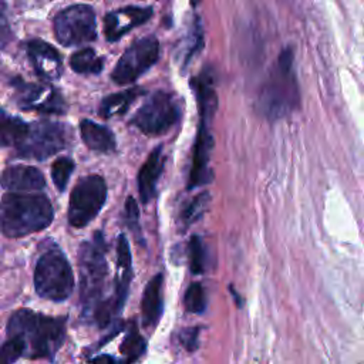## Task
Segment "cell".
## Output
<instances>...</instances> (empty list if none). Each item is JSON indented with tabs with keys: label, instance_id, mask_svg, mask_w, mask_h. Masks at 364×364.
<instances>
[{
	"label": "cell",
	"instance_id": "22",
	"mask_svg": "<svg viewBox=\"0 0 364 364\" xmlns=\"http://www.w3.org/2000/svg\"><path fill=\"white\" fill-rule=\"evenodd\" d=\"M209 202H210V196L208 192H202L196 195L181 213V223L183 225V228H188L189 225L196 222L208 209Z\"/></svg>",
	"mask_w": 364,
	"mask_h": 364
},
{
	"label": "cell",
	"instance_id": "21",
	"mask_svg": "<svg viewBox=\"0 0 364 364\" xmlns=\"http://www.w3.org/2000/svg\"><path fill=\"white\" fill-rule=\"evenodd\" d=\"M70 65L80 74H100L102 71L104 61L92 48H82L71 55Z\"/></svg>",
	"mask_w": 364,
	"mask_h": 364
},
{
	"label": "cell",
	"instance_id": "1",
	"mask_svg": "<svg viewBox=\"0 0 364 364\" xmlns=\"http://www.w3.org/2000/svg\"><path fill=\"white\" fill-rule=\"evenodd\" d=\"M54 210L40 193H7L0 202V230L9 237H21L47 228Z\"/></svg>",
	"mask_w": 364,
	"mask_h": 364
},
{
	"label": "cell",
	"instance_id": "31",
	"mask_svg": "<svg viewBox=\"0 0 364 364\" xmlns=\"http://www.w3.org/2000/svg\"><path fill=\"white\" fill-rule=\"evenodd\" d=\"M10 38V30L3 17H0V47H3Z\"/></svg>",
	"mask_w": 364,
	"mask_h": 364
},
{
	"label": "cell",
	"instance_id": "19",
	"mask_svg": "<svg viewBox=\"0 0 364 364\" xmlns=\"http://www.w3.org/2000/svg\"><path fill=\"white\" fill-rule=\"evenodd\" d=\"M144 94V90L139 87H132L125 91H119L105 97L100 105V115L102 118H111L117 115H122L128 111L131 104Z\"/></svg>",
	"mask_w": 364,
	"mask_h": 364
},
{
	"label": "cell",
	"instance_id": "13",
	"mask_svg": "<svg viewBox=\"0 0 364 364\" xmlns=\"http://www.w3.org/2000/svg\"><path fill=\"white\" fill-rule=\"evenodd\" d=\"M152 16L151 7H124L111 11L104 18V34L108 41H115L134 27L148 21Z\"/></svg>",
	"mask_w": 364,
	"mask_h": 364
},
{
	"label": "cell",
	"instance_id": "11",
	"mask_svg": "<svg viewBox=\"0 0 364 364\" xmlns=\"http://www.w3.org/2000/svg\"><path fill=\"white\" fill-rule=\"evenodd\" d=\"M107 276V263L104 259V243L100 233L92 242L82 243L80 247V277L81 296L91 301L100 294Z\"/></svg>",
	"mask_w": 364,
	"mask_h": 364
},
{
	"label": "cell",
	"instance_id": "27",
	"mask_svg": "<svg viewBox=\"0 0 364 364\" xmlns=\"http://www.w3.org/2000/svg\"><path fill=\"white\" fill-rule=\"evenodd\" d=\"M205 246L198 236H192L189 242V260H191V270L195 274L203 273L205 270Z\"/></svg>",
	"mask_w": 364,
	"mask_h": 364
},
{
	"label": "cell",
	"instance_id": "29",
	"mask_svg": "<svg viewBox=\"0 0 364 364\" xmlns=\"http://www.w3.org/2000/svg\"><path fill=\"white\" fill-rule=\"evenodd\" d=\"M181 341L188 351H193L198 347V328H189L182 331Z\"/></svg>",
	"mask_w": 364,
	"mask_h": 364
},
{
	"label": "cell",
	"instance_id": "2",
	"mask_svg": "<svg viewBox=\"0 0 364 364\" xmlns=\"http://www.w3.org/2000/svg\"><path fill=\"white\" fill-rule=\"evenodd\" d=\"M7 333L24 341L30 358H51L63 344L65 320L30 310H18L11 316Z\"/></svg>",
	"mask_w": 364,
	"mask_h": 364
},
{
	"label": "cell",
	"instance_id": "3",
	"mask_svg": "<svg viewBox=\"0 0 364 364\" xmlns=\"http://www.w3.org/2000/svg\"><path fill=\"white\" fill-rule=\"evenodd\" d=\"M192 87L198 97L200 119L193 148L192 169L188 183L189 189L206 185L212 181V169L209 168V158L213 146L210 122L218 107V98L213 88V82L208 73H203L200 77L192 80Z\"/></svg>",
	"mask_w": 364,
	"mask_h": 364
},
{
	"label": "cell",
	"instance_id": "34",
	"mask_svg": "<svg viewBox=\"0 0 364 364\" xmlns=\"http://www.w3.org/2000/svg\"><path fill=\"white\" fill-rule=\"evenodd\" d=\"M191 1H192V4H196V1H198V0H191Z\"/></svg>",
	"mask_w": 364,
	"mask_h": 364
},
{
	"label": "cell",
	"instance_id": "5",
	"mask_svg": "<svg viewBox=\"0 0 364 364\" xmlns=\"http://www.w3.org/2000/svg\"><path fill=\"white\" fill-rule=\"evenodd\" d=\"M34 284L41 297L53 301L65 300L73 293V270L61 250L53 247L40 256L34 270Z\"/></svg>",
	"mask_w": 364,
	"mask_h": 364
},
{
	"label": "cell",
	"instance_id": "14",
	"mask_svg": "<svg viewBox=\"0 0 364 364\" xmlns=\"http://www.w3.org/2000/svg\"><path fill=\"white\" fill-rule=\"evenodd\" d=\"M27 54L36 73L46 81H57L63 73V63L55 48L43 40H30Z\"/></svg>",
	"mask_w": 364,
	"mask_h": 364
},
{
	"label": "cell",
	"instance_id": "26",
	"mask_svg": "<svg viewBox=\"0 0 364 364\" xmlns=\"http://www.w3.org/2000/svg\"><path fill=\"white\" fill-rule=\"evenodd\" d=\"M185 307L191 313H202L206 306L205 290L200 283H192L185 291Z\"/></svg>",
	"mask_w": 364,
	"mask_h": 364
},
{
	"label": "cell",
	"instance_id": "25",
	"mask_svg": "<svg viewBox=\"0 0 364 364\" xmlns=\"http://www.w3.org/2000/svg\"><path fill=\"white\" fill-rule=\"evenodd\" d=\"M24 351V341L17 336H9L7 341L0 347V364H13Z\"/></svg>",
	"mask_w": 364,
	"mask_h": 364
},
{
	"label": "cell",
	"instance_id": "12",
	"mask_svg": "<svg viewBox=\"0 0 364 364\" xmlns=\"http://www.w3.org/2000/svg\"><path fill=\"white\" fill-rule=\"evenodd\" d=\"M13 87L16 90V101L23 109H34L44 114L65 112V102L61 94L50 85L16 80Z\"/></svg>",
	"mask_w": 364,
	"mask_h": 364
},
{
	"label": "cell",
	"instance_id": "4",
	"mask_svg": "<svg viewBox=\"0 0 364 364\" xmlns=\"http://www.w3.org/2000/svg\"><path fill=\"white\" fill-rule=\"evenodd\" d=\"M291 48H283L259 95V108L269 119H280L291 112L300 100L293 67Z\"/></svg>",
	"mask_w": 364,
	"mask_h": 364
},
{
	"label": "cell",
	"instance_id": "30",
	"mask_svg": "<svg viewBox=\"0 0 364 364\" xmlns=\"http://www.w3.org/2000/svg\"><path fill=\"white\" fill-rule=\"evenodd\" d=\"M125 216H127V220L129 222V225H136L138 216H139V210H138V206H136V202H135L134 198H128L127 199Z\"/></svg>",
	"mask_w": 364,
	"mask_h": 364
},
{
	"label": "cell",
	"instance_id": "33",
	"mask_svg": "<svg viewBox=\"0 0 364 364\" xmlns=\"http://www.w3.org/2000/svg\"><path fill=\"white\" fill-rule=\"evenodd\" d=\"M4 9H6V6H4V1H3V0H0V17H3Z\"/></svg>",
	"mask_w": 364,
	"mask_h": 364
},
{
	"label": "cell",
	"instance_id": "9",
	"mask_svg": "<svg viewBox=\"0 0 364 364\" xmlns=\"http://www.w3.org/2000/svg\"><path fill=\"white\" fill-rule=\"evenodd\" d=\"M54 34L63 46H78L95 40V14L90 6L75 4L61 10L54 18Z\"/></svg>",
	"mask_w": 364,
	"mask_h": 364
},
{
	"label": "cell",
	"instance_id": "28",
	"mask_svg": "<svg viewBox=\"0 0 364 364\" xmlns=\"http://www.w3.org/2000/svg\"><path fill=\"white\" fill-rule=\"evenodd\" d=\"M117 256H118V267L122 269V272H129L131 269V252L128 240L124 235H119L118 243H117Z\"/></svg>",
	"mask_w": 364,
	"mask_h": 364
},
{
	"label": "cell",
	"instance_id": "10",
	"mask_svg": "<svg viewBox=\"0 0 364 364\" xmlns=\"http://www.w3.org/2000/svg\"><path fill=\"white\" fill-rule=\"evenodd\" d=\"M159 57V43L154 36L136 40L125 50L112 70V80L117 84L125 85L134 82L146 70H149Z\"/></svg>",
	"mask_w": 364,
	"mask_h": 364
},
{
	"label": "cell",
	"instance_id": "6",
	"mask_svg": "<svg viewBox=\"0 0 364 364\" xmlns=\"http://www.w3.org/2000/svg\"><path fill=\"white\" fill-rule=\"evenodd\" d=\"M70 131L71 129L61 122H33L28 127L24 141L16 148V151L21 158L46 159L70 145Z\"/></svg>",
	"mask_w": 364,
	"mask_h": 364
},
{
	"label": "cell",
	"instance_id": "16",
	"mask_svg": "<svg viewBox=\"0 0 364 364\" xmlns=\"http://www.w3.org/2000/svg\"><path fill=\"white\" fill-rule=\"evenodd\" d=\"M164 169V155H162V146L155 148L144 165L141 166V171L138 173V189H139V196L144 203H148L156 189L158 179L162 173Z\"/></svg>",
	"mask_w": 364,
	"mask_h": 364
},
{
	"label": "cell",
	"instance_id": "7",
	"mask_svg": "<svg viewBox=\"0 0 364 364\" xmlns=\"http://www.w3.org/2000/svg\"><path fill=\"white\" fill-rule=\"evenodd\" d=\"M179 115L178 100L169 92L156 91L135 112L131 122L146 135H161L179 119Z\"/></svg>",
	"mask_w": 364,
	"mask_h": 364
},
{
	"label": "cell",
	"instance_id": "17",
	"mask_svg": "<svg viewBox=\"0 0 364 364\" xmlns=\"http://www.w3.org/2000/svg\"><path fill=\"white\" fill-rule=\"evenodd\" d=\"M80 132L84 144L98 152H111L115 149V136L114 134L90 119H82L80 124Z\"/></svg>",
	"mask_w": 364,
	"mask_h": 364
},
{
	"label": "cell",
	"instance_id": "32",
	"mask_svg": "<svg viewBox=\"0 0 364 364\" xmlns=\"http://www.w3.org/2000/svg\"><path fill=\"white\" fill-rule=\"evenodd\" d=\"M90 363L91 364H124L122 361H119L111 355H98V357H94Z\"/></svg>",
	"mask_w": 364,
	"mask_h": 364
},
{
	"label": "cell",
	"instance_id": "18",
	"mask_svg": "<svg viewBox=\"0 0 364 364\" xmlns=\"http://www.w3.org/2000/svg\"><path fill=\"white\" fill-rule=\"evenodd\" d=\"M161 289H162V274H156L149 280L144 290L142 297V314L145 324H155L161 316L162 311V297H161Z\"/></svg>",
	"mask_w": 364,
	"mask_h": 364
},
{
	"label": "cell",
	"instance_id": "8",
	"mask_svg": "<svg viewBox=\"0 0 364 364\" xmlns=\"http://www.w3.org/2000/svg\"><path fill=\"white\" fill-rule=\"evenodd\" d=\"M107 199V185L100 175L82 178L71 192L68 222L74 228L88 225L101 210Z\"/></svg>",
	"mask_w": 364,
	"mask_h": 364
},
{
	"label": "cell",
	"instance_id": "15",
	"mask_svg": "<svg viewBox=\"0 0 364 364\" xmlns=\"http://www.w3.org/2000/svg\"><path fill=\"white\" fill-rule=\"evenodd\" d=\"M0 183L3 188L10 191H38L44 188L46 181L37 168L14 165L1 172Z\"/></svg>",
	"mask_w": 364,
	"mask_h": 364
},
{
	"label": "cell",
	"instance_id": "24",
	"mask_svg": "<svg viewBox=\"0 0 364 364\" xmlns=\"http://www.w3.org/2000/svg\"><path fill=\"white\" fill-rule=\"evenodd\" d=\"M74 171V162L70 158L61 156L53 162L51 166V176L55 188L61 192L65 189L67 182L70 179L71 172Z\"/></svg>",
	"mask_w": 364,
	"mask_h": 364
},
{
	"label": "cell",
	"instance_id": "20",
	"mask_svg": "<svg viewBox=\"0 0 364 364\" xmlns=\"http://www.w3.org/2000/svg\"><path fill=\"white\" fill-rule=\"evenodd\" d=\"M30 124L24 122L18 117H13L7 112H0V145L17 148L26 138Z\"/></svg>",
	"mask_w": 364,
	"mask_h": 364
},
{
	"label": "cell",
	"instance_id": "23",
	"mask_svg": "<svg viewBox=\"0 0 364 364\" xmlns=\"http://www.w3.org/2000/svg\"><path fill=\"white\" fill-rule=\"evenodd\" d=\"M145 348V341L144 338L138 334L136 328L134 327L128 336L124 338L122 344H121V353L125 357V364H131L132 361H135L144 351Z\"/></svg>",
	"mask_w": 364,
	"mask_h": 364
}]
</instances>
